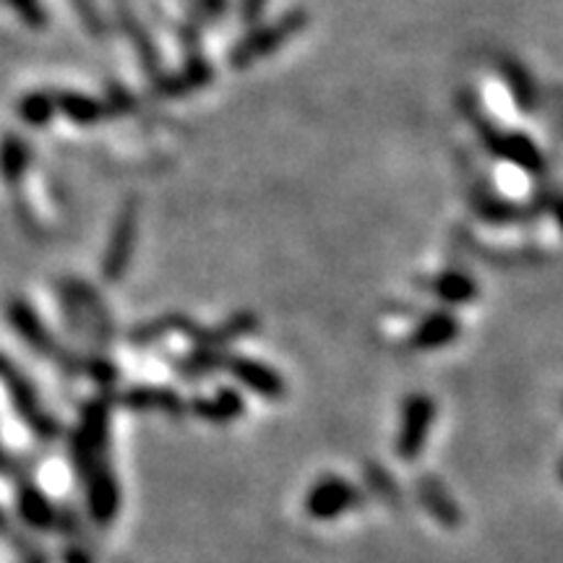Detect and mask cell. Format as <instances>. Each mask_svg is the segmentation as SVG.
I'll use <instances>...</instances> for the list:
<instances>
[{"label":"cell","mask_w":563,"mask_h":563,"mask_svg":"<svg viewBox=\"0 0 563 563\" xmlns=\"http://www.w3.org/2000/svg\"><path fill=\"white\" fill-rule=\"evenodd\" d=\"M110 443V399L97 397L84 405L79 428L70 435V460L79 477L95 464L108 462Z\"/></svg>","instance_id":"cell-1"},{"label":"cell","mask_w":563,"mask_h":563,"mask_svg":"<svg viewBox=\"0 0 563 563\" xmlns=\"http://www.w3.org/2000/svg\"><path fill=\"white\" fill-rule=\"evenodd\" d=\"M306 26H308V13L302 9L287 11L285 16H282L279 21H274V24L256 26V30H253L251 34H245V37L238 42L235 47H232V53H230L232 68L243 70V68L253 66L258 58H264V55L277 53L287 40L306 30Z\"/></svg>","instance_id":"cell-2"},{"label":"cell","mask_w":563,"mask_h":563,"mask_svg":"<svg viewBox=\"0 0 563 563\" xmlns=\"http://www.w3.org/2000/svg\"><path fill=\"white\" fill-rule=\"evenodd\" d=\"M3 382L5 391H9L13 407H16L19 418L26 422V428L37 435L40 441H55L60 435L58 420L45 410V405L40 402L37 389L30 384V378L21 373L16 365L11 363V357L3 361Z\"/></svg>","instance_id":"cell-3"},{"label":"cell","mask_w":563,"mask_h":563,"mask_svg":"<svg viewBox=\"0 0 563 563\" xmlns=\"http://www.w3.org/2000/svg\"><path fill=\"white\" fill-rule=\"evenodd\" d=\"M365 493L340 475H323L306 493V514L316 522H332L342 514L361 509Z\"/></svg>","instance_id":"cell-4"},{"label":"cell","mask_w":563,"mask_h":563,"mask_svg":"<svg viewBox=\"0 0 563 563\" xmlns=\"http://www.w3.org/2000/svg\"><path fill=\"white\" fill-rule=\"evenodd\" d=\"M435 420V402L428 394H410L402 405V422H399L397 441H394V452L399 454L402 462L420 460L426 452L428 435H431Z\"/></svg>","instance_id":"cell-5"},{"label":"cell","mask_w":563,"mask_h":563,"mask_svg":"<svg viewBox=\"0 0 563 563\" xmlns=\"http://www.w3.org/2000/svg\"><path fill=\"white\" fill-rule=\"evenodd\" d=\"M9 319L13 323V329L19 332L21 340L30 344V347L37 352V355L51 357V361H55L60 365V368H66L70 373L84 368V365L76 361V357H70L68 352L53 340V334L47 332V327L42 323L40 316L34 313V308L30 306V302L13 300L9 306Z\"/></svg>","instance_id":"cell-6"},{"label":"cell","mask_w":563,"mask_h":563,"mask_svg":"<svg viewBox=\"0 0 563 563\" xmlns=\"http://www.w3.org/2000/svg\"><path fill=\"white\" fill-rule=\"evenodd\" d=\"M136 224H139V203L136 199L123 201L118 220L112 224V235L102 258V277L108 282H121L129 269L133 245H136Z\"/></svg>","instance_id":"cell-7"},{"label":"cell","mask_w":563,"mask_h":563,"mask_svg":"<svg viewBox=\"0 0 563 563\" xmlns=\"http://www.w3.org/2000/svg\"><path fill=\"white\" fill-rule=\"evenodd\" d=\"M84 493H87V509L89 517L100 527L112 525V519L121 511V485L112 473L110 460L95 464L81 475Z\"/></svg>","instance_id":"cell-8"},{"label":"cell","mask_w":563,"mask_h":563,"mask_svg":"<svg viewBox=\"0 0 563 563\" xmlns=\"http://www.w3.org/2000/svg\"><path fill=\"white\" fill-rule=\"evenodd\" d=\"M415 496H418L422 509L431 514L435 525H441L443 530H460L464 514L439 475H420L418 483H415Z\"/></svg>","instance_id":"cell-9"},{"label":"cell","mask_w":563,"mask_h":563,"mask_svg":"<svg viewBox=\"0 0 563 563\" xmlns=\"http://www.w3.org/2000/svg\"><path fill=\"white\" fill-rule=\"evenodd\" d=\"M224 368L230 371V376L235 382H241L245 389H251L253 394L266 399V402H279L285 397L287 386L282 382V376L269 365L253 361V357H243V355H230Z\"/></svg>","instance_id":"cell-10"},{"label":"cell","mask_w":563,"mask_h":563,"mask_svg":"<svg viewBox=\"0 0 563 563\" xmlns=\"http://www.w3.org/2000/svg\"><path fill=\"white\" fill-rule=\"evenodd\" d=\"M16 514L21 522L37 532H53L60 527V509H55L45 490L21 475L16 485Z\"/></svg>","instance_id":"cell-11"},{"label":"cell","mask_w":563,"mask_h":563,"mask_svg":"<svg viewBox=\"0 0 563 563\" xmlns=\"http://www.w3.org/2000/svg\"><path fill=\"white\" fill-rule=\"evenodd\" d=\"M121 405L133 412H165L167 418H183L191 412V407L183 402L178 391L165 389V386H133L121 397Z\"/></svg>","instance_id":"cell-12"},{"label":"cell","mask_w":563,"mask_h":563,"mask_svg":"<svg viewBox=\"0 0 563 563\" xmlns=\"http://www.w3.org/2000/svg\"><path fill=\"white\" fill-rule=\"evenodd\" d=\"M460 336V321L449 311H433L422 319L410 334V350H439Z\"/></svg>","instance_id":"cell-13"},{"label":"cell","mask_w":563,"mask_h":563,"mask_svg":"<svg viewBox=\"0 0 563 563\" xmlns=\"http://www.w3.org/2000/svg\"><path fill=\"white\" fill-rule=\"evenodd\" d=\"M191 412L196 418L207 420V422H217V426H224V422L238 420L245 412V402L243 397L230 386H220L211 397H196L188 402Z\"/></svg>","instance_id":"cell-14"},{"label":"cell","mask_w":563,"mask_h":563,"mask_svg":"<svg viewBox=\"0 0 563 563\" xmlns=\"http://www.w3.org/2000/svg\"><path fill=\"white\" fill-rule=\"evenodd\" d=\"M55 100H58V110L63 112V115L79 125L100 123L110 115L108 104L91 100V97H87V95H79V91H58V95H55Z\"/></svg>","instance_id":"cell-15"},{"label":"cell","mask_w":563,"mask_h":563,"mask_svg":"<svg viewBox=\"0 0 563 563\" xmlns=\"http://www.w3.org/2000/svg\"><path fill=\"white\" fill-rule=\"evenodd\" d=\"M428 290H431V295H435V298L449 302V306H462V302H470L475 298L477 285L473 277H467V274L449 269L428 282Z\"/></svg>","instance_id":"cell-16"},{"label":"cell","mask_w":563,"mask_h":563,"mask_svg":"<svg viewBox=\"0 0 563 563\" xmlns=\"http://www.w3.org/2000/svg\"><path fill=\"white\" fill-rule=\"evenodd\" d=\"M209 81H211V66L201 58L199 53H191L186 70H183L180 76H173V79L159 81L157 89H159V95L180 97V95H188V91L203 87V84H209Z\"/></svg>","instance_id":"cell-17"},{"label":"cell","mask_w":563,"mask_h":563,"mask_svg":"<svg viewBox=\"0 0 563 563\" xmlns=\"http://www.w3.org/2000/svg\"><path fill=\"white\" fill-rule=\"evenodd\" d=\"M175 332H196L194 321L186 319V316H180V313H170V316H165V319L141 323V327L133 329L131 342L139 344V347H146V344L165 340V336H170Z\"/></svg>","instance_id":"cell-18"},{"label":"cell","mask_w":563,"mask_h":563,"mask_svg":"<svg viewBox=\"0 0 563 563\" xmlns=\"http://www.w3.org/2000/svg\"><path fill=\"white\" fill-rule=\"evenodd\" d=\"M55 110H58V100H55V95H47V91H32V95H26L19 102L21 121L34 125V129H42V125L51 123Z\"/></svg>","instance_id":"cell-19"},{"label":"cell","mask_w":563,"mask_h":563,"mask_svg":"<svg viewBox=\"0 0 563 563\" xmlns=\"http://www.w3.org/2000/svg\"><path fill=\"white\" fill-rule=\"evenodd\" d=\"M363 473H365V481H368V488L376 493L384 504H389L391 509H399V506H402V490L397 488V483L391 481V475L386 473L382 464L368 462L363 467Z\"/></svg>","instance_id":"cell-20"},{"label":"cell","mask_w":563,"mask_h":563,"mask_svg":"<svg viewBox=\"0 0 563 563\" xmlns=\"http://www.w3.org/2000/svg\"><path fill=\"white\" fill-rule=\"evenodd\" d=\"M30 159H32V152L30 146H26V141H21L16 136L5 139L3 167H5V180H9V186H16L21 180V175H24L26 167H30Z\"/></svg>","instance_id":"cell-21"},{"label":"cell","mask_w":563,"mask_h":563,"mask_svg":"<svg viewBox=\"0 0 563 563\" xmlns=\"http://www.w3.org/2000/svg\"><path fill=\"white\" fill-rule=\"evenodd\" d=\"M9 5L19 13L21 21L32 30H42L47 24V13L40 5V0H9Z\"/></svg>","instance_id":"cell-22"},{"label":"cell","mask_w":563,"mask_h":563,"mask_svg":"<svg viewBox=\"0 0 563 563\" xmlns=\"http://www.w3.org/2000/svg\"><path fill=\"white\" fill-rule=\"evenodd\" d=\"M84 368H87L89 376L95 378V382H100L102 386H110L118 376V371L112 368V365L104 361V357H91V361L84 363Z\"/></svg>","instance_id":"cell-23"},{"label":"cell","mask_w":563,"mask_h":563,"mask_svg":"<svg viewBox=\"0 0 563 563\" xmlns=\"http://www.w3.org/2000/svg\"><path fill=\"white\" fill-rule=\"evenodd\" d=\"M224 9H228V0H196V16L203 21L222 16Z\"/></svg>","instance_id":"cell-24"},{"label":"cell","mask_w":563,"mask_h":563,"mask_svg":"<svg viewBox=\"0 0 563 563\" xmlns=\"http://www.w3.org/2000/svg\"><path fill=\"white\" fill-rule=\"evenodd\" d=\"M266 0H241V13H243V24L256 26L258 19H262Z\"/></svg>","instance_id":"cell-25"},{"label":"cell","mask_w":563,"mask_h":563,"mask_svg":"<svg viewBox=\"0 0 563 563\" xmlns=\"http://www.w3.org/2000/svg\"><path fill=\"white\" fill-rule=\"evenodd\" d=\"M24 563H51V561H47V555H45V553H37V551H34V553L26 555V561H24Z\"/></svg>","instance_id":"cell-26"}]
</instances>
